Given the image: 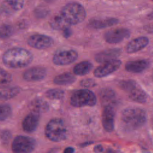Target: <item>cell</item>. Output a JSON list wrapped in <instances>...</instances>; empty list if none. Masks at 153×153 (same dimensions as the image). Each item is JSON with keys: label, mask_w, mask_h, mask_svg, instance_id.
Here are the masks:
<instances>
[{"label": "cell", "mask_w": 153, "mask_h": 153, "mask_svg": "<svg viewBox=\"0 0 153 153\" xmlns=\"http://www.w3.org/2000/svg\"><path fill=\"white\" fill-rule=\"evenodd\" d=\"M100 97L102 102L105 105V106L112 105V103L115 98V93L111 88H105L100 91Z\"/></svg>", "instance_id": "21"}, {"label": "cell", "mask_w": 153, "mask_h": 153, "mask_svg": "<svg viewBox=\"0 0 153 153\" xmlns=\"http://www.w3.org/2000/svg\"><path fill=\"white\" fill-rule=\"evenodd\" d=\"M75 151V149L72 147H67L63 151V153H74Z\"/></svg>", "instance_id": "36"}, {"label": "cell", "mask_w": 153, "mask_h": 153, "mask_svg": "<svg viewBox=\"0 0 153 153\" xmlns=\"http://www.w3.org/2000/svg\"><path fill=\"white\" fill-rule=\"evenodd\" d=\"M93 68V65L89 61H82L74 67V73L76 75H85L89 73Z\"/></svg>", "instance_id": "20"}, {"label": "cell", "mask_w": 153, "mask_h": 153, "mask_svg": "<svg viewBox=\"0 0 153 153\" xmlns=\"http://www.w3.org/2000/svg\"><path fill=\"white\" fill-rule=\"evenodd\" d=\"M121 50L120 48L107 49L96 54L95 60L100 63H103L112 60L117 59L120 56Z\"/></svg>", "instance_id": "15"}, {"label": "cell", "mask_w": 153, "mask_h": 153, "mask_svg": "<svg viewBox=\"0 0 153 153\" xmlns=\"http://www.w3.org/2000/svg\"><path fill=\"white\" fill-rule=\"evenodd\" d=\"M54 41L50 36L44 34H33L27 39L29 46L38 50H44L51 47Z\"/></svg>", "instance_id": "8"}, {"label": "cell", "mask_w": 153, "mask_h": 153, "mask_svg": "<svg viewBox=\"0 0 153 153\" xmlns=\"http://www.w3.org/2000/svg\"><path fill=\"white\" fill-rule=\"evenodd\" d=\"M93 151L95 153H101L103 151V148L101 145H97L94 147Z\"/></svg>", "instance_id": "34"}, {"label": "cell", "mask_w": 153, "mask_h": 153, "mask_svg": "<svg viewBox=\"0 0 153 153\" xmlns=\"http://www.w3.org/2000/svg\"><path fill=\"white\" fill-rule=\"evenodd\" d=\"M20 92V89L16 87H5L0 88V99L8 100L11 99Z\"/></svg>", "instance_id": "23"}, {"label": "cell", "mask_w": 153, "mask_h": 153, "mask_svg": "<svg viewBox=\"0 0 153 153\" xmlns=\"http://www.w3.org/2000/svg\"><path fill=\"white\" fill-rule=\"evenodd\" d=\"M36 141L32 137L17 136L13 141L11 149L13 153H31L35 148Z\"/></svg>", "instance_id": "6"}, {"label": "cell", "mask_w": 153, "mask_h": 153, "mask_svg": "<svg viewBox=\"0 0 153 153\" xmlns=\"http://www.w3.org/2000/svg\"><path fill=\"white\" fill-rule=\"evenodd\" d=\"M127 92L128 94L129 98L134 102L143 103L147 101L148 94L137 83Z\"/></svg>", "instance_id": "18"}, {"label": "cell", "mask_w": 153, "mask_h": 153, "mask_svg": "<svg viewBox=\"0 0 153 153\" xmlns=\"http://www.w3.org/2000/svg\"><path fill=\"white\" fill-rule=\"evenodd\" d=\"M12 113V110L7 104H0V121L6 120L8 118Z\"/></svg>", "instance_id": "27"}, {"label": "cell", "mask_w": 153, "mask_h": 153, "mask_svg": "<svg viewBox=\"0 0 153 153\" xmlns=\"http://www.w3.org/2000/svg\"><path fill=\"white\" fill-rule=\"evenodd\" d=\"M144 30H145L147 32L149 33H152L153 32V25H146L144 26Z\"/></svg>", "instance_id": "35"}, {"label": "cell", "mask_w": 153, "mask_h": 153, "mask_svg": "<svg viewBox=\"0 0 153 153\" xmlns=\"http://www.w3.org/2000/svg\"><path fill=\"white\" fill-rule=\"evenodd\" d=\"M40 118L39 113L31 111L24 118L22 122L23 130L27 133H32L37 128Z\"/></svg>", "instance_id": "13"}, {"label": "cell", "mask_w": 153, "mask_h": 153, "mask_svg": "<svg viewBox=\"0 0 153 153\" xmlns=\"http://www.w3.org/2000/svg\"><path fill=\"white\" fill-rule=\"evenodd\" d=\"M104 153H119V152L111 148H108L104 152Z\"/></svg>", "instance_id": "38"}, {"label": "cell", "mask_w": 153, "mask_h": 153, "mask_svg": "<svg viewBox=\"0 0 153 153\" xmlns=\"http://www.w3.org/2000/svg\"><path fill=\"white\" fill-rule=\"evenodd\" d=\"M114 117L115 111L112 106H105L102 115V123L103 128L108 132L112 131L114 128Z\"/></svg>", "instance_id": "11"}, {"label": "cell", "mask_w": 153, "mask_h": 153, "mask_svg": "<svg viewBox=\"0 0 153 153\" xmlns=\"http://www.w3.org/2000/svg\"><path fill=\"white\" fill-rule=\"evenodd\" d=\"M80 85L84 88H91L96 86V82L91 78H85L80 81Z\"/></svg>", "instance_id": "31"}, {"label": "cell", "mask_w": 153, "mask_h": 153, "mask_svg": "<svg viewBox=\"0 0 153 153\" xmlns=\"http://www.w3.org/2000/svg\"><path fill=\"white\" fill-rule=\"evenodd\" d=\"M130 36V32L126 28L113 29L106 32L103 35L105 41L109 44H117Z\"/></svg>", "instance_id": "9"}, {"label": "cell", "mask_w": 153, "mask_h": 153, "mask_svg": "<svg viewBox=\"0 0 153 153\" xmlns=\"http://www.w3.org/2000/svg\"><path fill=\"white\" fill-rule=\"evenodd\" d=\"M44 1L48 3H51V2H53L54 1H55L56 0H44Z\"/></svg>", "instance_id": "41"}, {"label": "cell", "mask_w": 153, "mask_h": 153, "mask_svg": "<svg viewBox=\"0 0 153 153\" xmlns=\"http://www.w3.org/2000/svg\"><path fill=\"white\" fill-rule=\"evenodd\" d=\"M45 135L50 140L60 142L67 136V130L63 121L60 118H53L45 128Z\"/></svg>", "instance_id": "4"}, {"label": "cell", "mask_w": 153, "mask_h": 153, "mask_svg": "<svg viewBox=\"0 0 153 153\" xmlns=\"http://www.w3.org/2000/svg\"><path fill=\"white\" fill-rule=\"evenodd\" d=\"M152 1H153V0H152Z\"/></svg>", "instance_id": "44"}, {"label": "cell", "mask_w": 153, "mask_h": 153, "mask_svg": "<svg viewBox=\"0 0 153 153\" xmlns=\"http://www.w3.org/2000/svg\"><path fill=\"white\" fill-rule=\"evenodd\" d=\"M148 17L150 20H153V11L148 15Z\"/></svg>", "instance_id": "39"}, {"label": "cell", "mask_w": 153, "mask_h": 153, "mask_svg": "<svg viewBox=\"0 0 153 153\" xmlns=\"http://www.w3.org/2000/svg\"><path fill=\"white\" fill-rule=\"evenodd\" d=\"M151 123H152V129H153V117H152V120H151Z\"/></svg>", "instance_id": "42"}, {"label": "cell", "mask_w": 153, "mask_h": 153, "mask_svg": "<svg viewBox=\"0 0 153 153\" xmlns=\"http://www.w3.org/2000/svg\"><path fill=\"white\" fill-rule=\"evenodd\" d=\"M150 63L148 60L140 59L127 62L125 65L127 71L131 73H140L149 66Z\"/></svg>", "instance_id": "17"}, {"label": "cell", "mask_w": 153, "mask_h": 153, "mask_svg": "<svg viewBox=\"0 0 153 153\" xmlns=\"http://www.w3.org/2000/svg\"><path fill=\"white\" fill-rule=\"evenodd\" d=\"M60 14L69 25H75L82 22L87 16L84 7L76 2L66 4L62 8Z\"/></svg>", "instance_id": "3"}, {"label": "cell", "mask_w": 153, "mask_h": 153, "mask_svg": "<svg viewBox=\"0 0 153 153\" xmlns=\"http://www.w3.org/2000/svg\"><path fill=\"white\" fill-rule=\"evenodd\" d=\"M47 75L45 68L41 66L32 67L25 71L23 74L25 80L29 82L39 81L42 80Z\"/></svg>", "instance_id": "12"}, {"label": "cell", "mask_w": 153, "mask_h": 153, "mask_svg": "<svg viewBox=\"0 0 153 153\" xmlns=\"http://www.w3.org/2000/svg\"><path fill=\"white\" fill-rule=\"evenodd\" d=\"M50 26L54 29L62 30L65 27L69 26V25L65 20L60 14L54 17L50 22Z\"/></svg>", "instance_id": "24"}, {"label": "cell", "mask_w": 153, "mask_h": 153, "mask_svg": "<svg viewBox=\"0 0 153 153\" xmlns=\"http://www.w3.org/2000/svg\"><path fill=\"white\" fill-rule=\"evenodd\" d=\"M14 32L13 26L9 24H2L0 26V38L7 39L10 38Z\"/></svg>", "instance_id": "25"}, {"label": "cell", "mask_w": 153, "mask_h": 153, "mask_svg": "<svg viewBox=\"0 0 153 153\" xmlns=\"http://www.w3.org/2000/svg\"><path fill=\"white\" fill-rule=\"evenodd\" d=\"M152 78H153V73H152Z\"/></svg>", "instance_id": "43"}, {"label": "cell", "mask_w": 153, "mask_h": 153, "mask_svg": "<svg viewBox=\"0 0 153 153\" xmlns=\"http://www.w3.org/2000/svg\"><path fill=\"white\" fill-rule=\"evenodd\" d=\"M56 151H57L56 149H51L50 151H49L48 153H56Z\"/></svg>", "instance_id": "40"}, {"label": "cell", "mask_w": 153, "mask_h": 153, "mask_svg": "<svg viewBox=\"0 0 153 153\" xmlns=\"http://www.w3.org/2000/svg\"><path fill=\"white\" fill-rule=\"evenodd\" d=\"M12 81V76L11 74L0 68V84H8Z\"/></svg>", "instance_id": "29"}, {"label": "cell", "mask_w": 153, "mask_h": 153, "mask_svg": "<svg viewBox=\"0 0 153 153\" xmlns=\"http://www.w3.org/2000/svg\"><path fill=\"white\" fill-rule=\"evenodd\" d=\"M45 96L50 99H61L64 97L65 92L60 89L53 88L47 91Z\"/></svg>", "instance_id": "26"}, {"label": "cell", "mask_w": 153, "mask_h": 153, "mask_svg": "<svg viewBox=\"0 0 153 153\" xmlns=\"http://www.w3.org/2000/svg\"><path fill=\"white\" fill-rule=\"evenodd\" d=\"M121 65V62L118 59H115L103 63L102 65L96 68L94 71V75L97 78H103L107 76L118 70Z\"/></svg>", "instance_id": "10"}, {"label": "cell", "mask_w": 153, "mask_h": 153, "mask_svg": "<svg viewBox=\"0 0 153 153\" xmlns=\"http://www.w3.org/2000/svg\"><path fill=\"white\" fill-rule=\"evenodd\" d=\"M32 54L27 49L14 47L6 50L2 55V62L8 68L18 69L28 66L33 60Z\"/></svg>", "instance_id": "1"}, {"label": "cell", "mask_w": 153, "mask_h": 153, "mask_svg": "<svg viewBox=\"0 0 153 153\" xmlns=\"http://www.w3.org/2000/svg\"><path fill=\"white\" fill-rule=\"evenodd\" d=\"M119 20L114 17H105L91 19L88 22L90 27L96 29H101L117 25Z\"/></svg>", "instance_id": "14"}, {"label": "cell", "mask_w": 153, "mask_h": 153, "mask_svg": "<svg viewBox=\"0 0 153 153\" xmlns=\"http://www.w3.org/2000/svg\"><path fill=\"white\" fill-rule=\"evenodd\" d=\"M76 80V78L71 73L65 72L56 76L53 80L54 84L60 85H67L74 83Z\"/></svg>", "instance_id": "19"}, {"label": "cell", "mask_w": 153, "mask_h": 153, "mask_svg": "<svg viewBox=\"0 0 153 153\" xmlns=\"http://www.w3.org/2000/svg\"><path fill=\"white\" fill-rule=\"evenodd\" d=\"M29 108L32 111L38 113L45 112L48 110L49 106L48 103L41 99H35L33 100L29 105Z\"/></svg>", "instance_id": "22"}, {"label": "cell", "mask_w": 153, "mask_h": 153, "mask_svg": "<svg viewBox=\"0 0 153 153\" xmlns=\"http://www.w3.org/2000/svg\"><path fill=\"white\" fill-rule=\"evenodd\" d=\"M149 39L146 36H139L130 41L126 46V51L128 53H136L148 45Z\"/></svg>", "instance_id": "16"}, {"label": "cell", "mask_w": 153, "mask_h": 153, "mask_svg": "<svg viewBox=\"0 0 153 153\" xmlns=\"http://www.w3.org/2000/svg\"><path fill=\"white\" fill-rule=\"evenodd\" d=\"M11 133L8 130H3L0 133V138L3 142H8L11 138Z\"/></svg>", "instance_id": "32"}, {"label": "cell", "mask_w": 153, "mask_h": 153, "mask_svg": "<svg viewBox=\"0 0 153 153\" xmlns=\"http://www.w3.org/2000/svg\"><path fill=\"white\" fill-rule=\"evenodd\" d=\"M97 98L91 90L84 88L75 91L70 99L71 104L75 107L93 106L96 104Z\"/></svg>", "instance_id": "5"}, {"label": "cell", "mask_w": 153, "mask_h": 153, "mask_svg": "<svg viewBox=\"0 0 153 153\" xmlns=\"http://www.w3.org/2000/svg\"><path fill=\"white\" fill-rule=\"evenodd\" d=\"M62 35L63 36V37L66 38H68L69 37H70L72 34V31L71 30V29L70 28L69 26L65 27L62 30Z\"/></svg>", "instance_id": "33"}, {"label": "cell", "mask_w": 153, "mask_h": 153, "mask_svg": "<svg viewBox=\"0 0 153 153\" xmlns=\"http://www.w3.org/2000/svg\"><path fill=\"white\" fill-rule=\"evenodd\" d=\"M7 4L14 10L19 11L24 6L25 0H6Z\"/></svg>", "instance_id": "28"}, {"label": "cell", "mask_w": 153, "mask_h": 153, "mask_svg": "<svg viewBox=\"0 0 153 153\" xmlns=\"http://www.w3.org/2000/svg\"><path fill=\"white\" fill-rule=\"evenodd\" d=\"M94 142L93 141H87V142H85L84 143H82L80 144V146L81 147H85V146H87L92 143H93Z\"/></svg>", "instance_id": "37"}, {"label": "cell", "mask_w": 153, "mask_h": 153, "mask_svg": "<svg viewBox=\"0 0 153 153\" xmlns=\"http://www.w3.org/2000/svg\"><path fill=\"white\" fill-rule=\"evenodd\" d=\"M147 115L143 109L137 107L127 108L121 115V123L127 130H134L142 127L146 123Z\"/></svg>", "instance_id": "2"}, {"label": "cell", "mask_w": 153, "mask_h": 153, "mask_svg": "<svg viewBox=\"0 0 153 153\" xmlns=\"http://www.w3.org/2000/svg\"><path fill=\"white\" fill-rule=\"evenodd\" d=\"M49 13L48 9L44 6H38L34 10V14L38 18H44Z\"/></svg>", "instance_id": "30"}, {"label": "cell", "mask_w": 153, "mask_h": 153, "mask_svg": "<svg viewBox=\"0 0 153 153\" xmlns=\"http://www.w3.org/2000/svg\"><path fill=\"white\" fill-rule=\"evenodd\" d=\"M78 57L76 51L70 50H62L57 51L53 57V62L57 66H65L74 63Z\"/></svg>", "instance_id": "7"}]
</instances>
